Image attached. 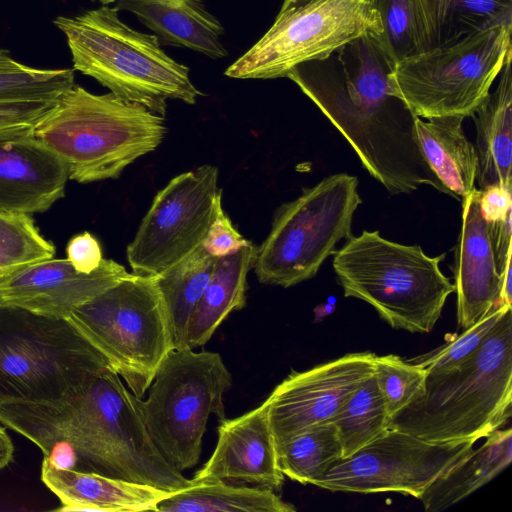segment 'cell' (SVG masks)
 Masks as SVG:
<instances>
[{
	"label": "cell",
	"instance_id": "obj_35",
	"mask_svg": "<svg viewBox=\"0 0 512 512\" xmlns=\"http://www.w3.org/2000/svg\"><path fill=\"white\" fill-rule=\"evenodd\" d=\"M509 307L511 306L503 305L492 310L452 341L426 355L411 360V362L421 366L427 374H441L456 368L478 350L501 315Z\"/></svg>",
	"mask_w": 512,
	"mask_h": 512
},
{
	"label": "cell",
	"instance_id": "obj_2",
	"mask_svg": "<svg viewBox=\"0 0 512 512\" xmlns=\"http://www.w3.org/2000/svg\"><path fill=\"white\" fill-rule=\"evenodd\" d=\"M0 423L61 467L146 484L174 493L194 482L150 439L136 397L109 365L55 401H0Z\"/></svg>",
	"mask_w": 512,
	"mask_h": 512
},
{
	"label": "cell",
	"instance_id": "obj_11",
	"mask_svg": "<svg viewBox=\"0 0 512 512\" xmlns=\"http://www.w3.org/2000/svg\"><path fill=\"white\" fill-rule=\"evenodd\" d=\"M511 32L512 23H501L399 61L398 93L419 118L471 117L512 52Z\"/></svg>",
	"mask_w": 512,
	"mask_h": 512
},
{
	"label": "cell",
	"instance_id": "obj_36",
	"mask_svg": "<svg viewBox=\"0 0 512 512\" xmlns=\"http://www.w3.org/2000/svg\"><path fill=\"white\" fill-rule=\"evenodd\" d=\"M55 102H0V139L33 135Z\"/></svg>",
	"mask_w": 512,
	"mask_h": 512
},
{
	"label": "cell",
	"instance_id": "obj_20",
	"mask_svg": "<svg viewBox=\"0 0 512 512\" xmlns=\"http://www.w3.org/2000/svg\"><path fill=\"white\" fill-rule=\"evenodd\" d=\"M41 480L60 500L58 511H156L171 492L154 486L61 467L44 456Z\"/></svg>",
	"mask_w": 512,
	"mask_h": 512
},
{
	"label": "cell",
	"instance_id": "obj_33",
	"mask_svg": "<svg viewBox=\"0 0 512 512\" xmlns=\"http://www.w3.org/2000/svg\"><path fill=\"white\" fill-rule=\"evenodd\" d=\"M54 254L29 214L0 211V278Z\"/></svg>",
	"mask_w": 512,
	"mask_h": 512
},
{
	"label": "cell",
	"instance_id": "obj_27",
	"mask_svg": "<svg viewBox=\"0 0 512 512\" xmlns=\"http://www.w3.org/2000/svg\"><path fill=\"white\" fill-rule=\"evenodd\" d=\"M217 258L200 245L187 257L154 276L164 302L175 349L212 278Z\"/></svg>",
	"mask_w": 512,
	"mask_h": 512
},
{
	"label": "cell",
	"instance_id": "obj_30",
	"mask_svg": "<svg viewBox=\"0 0 512 512\" xmlns=\"http://www.w3.org/2000/svg\"><path fill=\"white\" fill-rule=\"evenodd\" d=\"M330 422L338 430L343 458L389 429L390 417L374 374L349 395Z\"/></svg>",
	"mask_w": 512,
	"mask_h": 512
},
{
	"label": "cell",
	"instance_id": "obj_4",
	"mask_svg": "<svg viewBox=\"0 0 512 512\" xmlns=\"http://www.w3.org/2000/svg\"><path fill=\"white\" fill-rule=\"evenodd\" d=\"M166 131L164 117L145 106L75 84L36 124L33 135L63 161L69 179L87 184L118 178L154 151Z\"/></svg>",
	"mask_w": 512,
	"mask_h": 512
},
{
	"label": "cell",
	"instance_id": "obj_28",
	"mask_svg": "<svg viewBox=\"0 0 512 512\" xmlns=\"http://www.w3.org/2000/svg\"><path fill=\"white\" fill-rule=\"evenodd\" d=\"M379 38L398 63L435 48V21L430 0H379Z\"/></svg>",
	"mask_w": 512,
	"mask_h": 512
},
{
	"label": "cell",
	"instance_id": "obj_17",
	"mask_svg": "<svg viewBox=\"0 0 512 512\" xmlns=\"http://www.w3.org/2000/svg\"><path fill=\"white\" fill-rule=\"evenodd\" d=\"M214 452L192 478L194 483L238 481L279 492L284 475L278 465L266 402L233 419H221Z\"/></svg>",
	"mask_w": 512,
	"mask_h": 512
},
{
	"label": "cell",
	"instance_id": "obj_25",
	"mask_svg": "<svg viewBox=\"0 0 512 512\" xmlns=\"http://www.w3.org/2000/svg\"><path fill=\"white\" fill-rule=\"evenodd\" d=\"M439 476L419 498L426 512L443 511L490 482L512 460V430L498 429Z\"/></svg>",
	"mask_w": 512,
	"mask_h": 512
},
{
	"label": "cell",
	"instance_id": "obj_15",
	"mask_svg": "<svg viewBox=\"0 0 512 512\" xmlns=\"http://www.w3.org/2000/svg\"><path fill=\"white\" fill-rule=\"evenodd\" d=\"M376 354L357 352L292 371L265 400L276 447L330 420L349 395L374 374Z\"/></svg>",
	"mask_w": 512,
	"mask_h": 512
},
{
	"label": "cell",
	"instance_id": "obj_9",
	"mask_svg": "<svg viewBox=\"0 0 512 512\" xmlns=\"http://www.w3.org/2000/svg\"><path fill=\"white\" fill-rule=\"evenodd\" d=\"M361 203L357 178L338 173L282 204L257 248L253 268L258 281L288 288L313 278L338 242L352 236Z\"/></svg>",
	"mask_w": 512,
	"mask_h": 512
},
{
	"label": "cell",
	"instance_id": "obj_37",
	"mask_svg": "<svg viewBox=\"0 0 512 512\" xmlns=\"http://www.w3.org/2000/svg\"><path fill=\"white\" fill-rule=\"evenodd\" d=\"M249 243L220 206L201 245L210 255L219 259L238 252Z\"/></svg>",
	"mask_w": 512,
	"mask_h": 512
},
{
	"label": "cell",
	"instance_id": "obj_23",
	"mask_svg": "<svg viewBox=\"0 0 512 512\" xmlns=\"http://www.w3.org/2000/svg\"><path fill=\"white\" fill-rule=\"evenodd\" d=\"M460 115L417 118L415 133L423 158L449 191L462 200L475 189L477 155Z\"/></svg>",
	"mask_w": 512,
	"mask_h": 512
},
{
	"label": "cell",
	"instance_id": "obj_16",
	"mask_svg": "<svg viewBox=\"0 0 512 512\" xmlns=\"http://www.w3.org/2000/svg\"><path fill=\"white\" fill-rule=\"evenodd\" d=\"M124 266L102 259L91 273L74 268L66 259H46L0 278V304L66 319L77 307L129 277Z\"/></svg>",
	"mask_w": 512,
	"mask_h": 512
},
{
	"label": "cell",
	"instance_id": "obj_41",
	"mask_svg": "<svg viewBox=\"0 0 512 512\" xmlns=\"http://www.w3.org/2000/svg\"><path fill=\"white\" fill-rule=\"evenodd\" d=\"M14 457V445L5 428L0 425V470L8 466Z\"/></svg>",
	"mask_w": 512,
	"mask_h": 512
},
{
	"label": "cell",
	"instance_id": "obj_14",
	"mask_svg": "<svg viewBox=\"0 0 512 512\" xmlns=\"http://www.w3.org/2000/svg\"><path fill=\"white\" fill-rule=\"evenodd\" d=\"M475 443L429 442L389 428L351 456L335 461L313 485L334 492H398L419 499Z\"/></svg>",
	"mask_w": 512,
	"mask_h": 512
},
{
	"label": "cell",
	"instance_id": "obj_19",
	"mask_svg": "<svg viewBox=\"0 0 512 512\" xmlns=\"http://www.w3.org/2000/svg\"><path fill=\"white\" fill-rule=\"evenodd\" d=\"M63 161L34 135L0 139V211L34 214L64 197Z\"/></svg>",
	"mask_w": 512,
	"mask_h": 512
},
{
	"label": "cell",
	"instance_id": "obj_8",
	"mask_svg": "<svg viewBox=\"0 0 512 512\" xmlns=\"http://www.w3.org/2000/svg\"><path fill=\"white\" fill-rule=\"evenodd\" d=\"M143 398L175 349L167 311L154 276L131 275L66 318Z\"/></svg>",
	"mask_w": 512,
	"mask_h": 512
},
{
	"label": "cell",
	"instance_id": "obj_39",
	"mask_svg": "<svg viewBox=\"0 0 512 512\" xmlns=\"http://www.w3.org/2000/svg\"><path fill=\"white\" fill-rule=\"evenodd\" d=\"M511 188L494 185L480 190V208L488 222L502 219L512 211Z\"/></svg>",
	"mask_w": 512,
	"mask_h": 512
},
{
	"label": "cell",
	"instance_id": "obj_10",
	"mask_svg": "<svg viewBox=\"0 0 512 512\" xmlns=\"http://www.w3.org/2000/svg\"><path fill=\"white\" fill-rule=\"evenodd\" d=\"M232 376L219 353L174 349L158 369L145 400L136 397L146 431L179 471L195 466L210 414L226 418L223 395Z\"/></svg>",
	"mask_w": 512,
	"mask_h": 512
},
{
	"label": "cell",
	"instance_id": "obj_24",
	"mask_svg": "<svg viewBox=\"0 0 512 512\" xmlns=\"http://www.w3.org/2000/svg\"><path fill=\"white\" fill-rule=\"evenodd\" d=\"M257 247L251 242L238 252L217 260L212 278L186 328L182 348L205 345L223 320L246 305L247 275Z\"/></svg>",
	"mask_w": 512,
	"mask_h": 512
},
{
	"label": "cell",
	"instance_id": "obj_42",
	"mask_svg": "<svg viewBox=\"0 0 512 512\" xmlns=\"http://www.w3.org/2000/svg\"><path fill=\"white\" fill-rule=\"evenodd\" d=\"M311 1H314V0H284L281 10H286V9L293 8V7H299L306 3H309ZM364 1L371 3L375 8L379 2V0H364Z\"/></svg>",
	"mask_w": 512,
	"mask_h": 512
},
{
	"label": "cell",
	"instance_id": "obj_3",
	"mask_svg": "<svg viewBox=\"0 0 512 512\" xmlns=\"http://www.w3.org/2000/svg\"><path fill=\"white\" fill-rule=\"evenodd\" d=\"M511 402L509 307L471 357L445 373L427 374L421 395L390 419L389 428L429 442H477L502 428Z\"/></svg>",
	"mask_w": 512,
	"mask_h": 512
},
{
	"label": "cell",
	"instance_id": "obj_21",
	"mask_svg": "<svg viewBox=\"0 0 512 512\" xmlns=\"http://www.w3.org/2000/svg\"><path fill=\"white\" fill-rule=\"evenodd\" d=\"M115 8L133 13L160 44L185 47L210 58L225 57L223 27L199 0H116Z\"/></svg>",
	"mask_w": 512,
	"mask_h": 512
},
{
	"label": "cell",
	"instance_id": "obj_6",
	"mask_svg": "<svg viewBox=\"0 0 512 512\" xmlns=\"http://www.w3.org/2000/svg\"><path fill=\"white\" fill-rule=\"evenodd\" d=\"M445 256L431 257L419 245L364 230L336 250L333 269L345 297L365 301L395 329L428 333L454 292L440 269Z\"/></svg>",
	"mask_w": 512,
	"mask_h": 512
},
{
	"label": "cell",
	"instance_id": "obj_22",
	"mask_svg": "<svg viewBox=\"0 0 512 512\" xmlns=\"http://www.w3.org/2000/svg\"><path fill=\"white\" fill-rule=\"evenodd\" d=\"M512 52L499 73L494 92L475 110L476 181L483 190L489 186L512 187Z\"/></svg>",
	"mask_w": 512,
	"mask_h": 512
},
{
	"label": "cell",
	"instance_id": "obj_18",
	"mask_svg": "<svg viewBox=\"0 0 512 512\" xmlns=\"http://www.w3.org/2000/svg\"><path fill=\"white\" fill-rule=\"evenodd\" d=\"M480 189L462 201V225L451 265L457 296V320L464 330L505 304L496 266L490 224L480 208ZM510 306V305H509Z\"/></svg>",
	"mask_w": 512,
	"mask_h": 512
},
{
	"label": "cell",
	"instance_id": "obj_38",
	"mask_svg": "<svg viewBox=\"0 0 512 512\" xmlns=\"http://www.w3.org/2000/svg\"><path fill=\"white\" fill-rule=\"evenodd\" d=\"M66 252L67 259L74 268L83 273L93 272L100 266L103 259L100 243L89 232H83L71 238Z\"/></svg>",
	"mask_w": 512,
	"mask_h": 512
},
{
	"label": "cell",
	"instance_id": "obj_7",
	"mask_svg": "<svg viewBox=\"0 0 512 512\" xmlns=\"http://www.w3.org/2000/svg\"><path fill=\"white\" fill-rule=\"evenodd\" d=\"M109 365L67 319L0 304V401L59 400Z\"/></svg>",
	"mask_w": 512,
	"mask_h": 512
},
{
	"label": "cell",
	"instance_id": "obj_43",
	"mask_svg": "<svg viewBox=\"0 0 512 512\" xmlns=\"http://www.w3.org/2000/svg\"><path fill=\"white\" fill-rule=\"evenodd\" d=\"M97 1L101 2L104 5H107V4L115 3L116 0H97Z\"/></svg>",
	"mask_w": 512,
	"mask_h": 512
},
{
	"label": "cell",
	"instance_id": "obj_26",
	"mask_svg": "<svg viewBox=\"0 0 512 512\" xmlns=\"http://www.w3.org/2000/svg\"><path fill=\"white\" fill-rule=\"evenodd\" d=\"M296 508L271 489L231 485L226 481L194 483L162 499L156 512H294Z\"/></svg>",
	"mask_w": 512,
	"mask_h": 512
},
{
	"label": "cell",
	"instance_id": "obj_40",
	"mask_svg": "<svg viewBox=\"0 0 512 512\" xmlns=\"http://www.w3.org/2000/svg\"><path fill=\"white\" fill-rule=\"evenodd\" d=\"M511 213L512 211H509L502 219L489 222L496 266L500 275L511 260Z\"/></svg>",
	"mask_w": 512,
	"mask_h": 512
},
{
	"label": "cell",
	"instance_id": "obj_1",
	"mask_svg": "<svg viewBox=\"0 0 512 512\" xmlns=\"http://www.w3.org/2000/svg\"><path fill=\"white\" fill-rule=\"evenodd\" d=\"M396 62L378 33H367L287 75L348 141L366 171L391 195L430 186L450 196L422 156L418 118L398 93Z\"/></svg>",
	"mask_w": 512,
	"mask_h": 512
},
{
	"label": "cell",
	"instance_id": "obj_5",
	"mask_svg": "<svg viewBox=\"0 0 512 512\" xmlns=\"http://www.w3.org/2000/svg\"><path fill=\"white\" fill-rule=\"evenodd\" d=\"M118 12L104 5L54 20L66 37L73 70L163 117L169 99L194 104L202 94L191 82L189 68L167 55L155 35L126 25Z\"/></svg>",
	"mask_w": 512,
	"mask_h": 512
},
{
	"label": "cell",
	"instance_id": "obj_29",
	"mask_svg": "<svg viewBox=\"0 0 512 512\" xmlns=\"http://www.w3.org/2000/svg\"><path fill=\"white\" fill-rule=\"evenodd\" d=\"M276 448L283 475L301 484H314L335 461L343 458L338 430L332 422L312 427Z\"/></svg>",
	"mask_w": 512,
	"mask_h": 512
},
{
	"label": "cell",
	"instance_id": "obj_34",
	"mask_svg": "<svg viewBox=\"0 0 512 512\" xmlns=\"http://www.w3.org/2000/svg\"><path fill=\"white\" fill-rule=\"evenodd\" d=\"M374 376L391 419L421 395L427 372L416 363L389 354L376 355Z\"/></svg>",
	"mask_w": 512,
	"mask_h": 512
},
{
	"label": "cell",
	"instance_id": "obj_12",
	"mask_svg": "<svg viewBox=\"0 0 512 512\" xmlns=\"http://www.w3.org/2000/svg\"><path fill=\"white\" fill-rule=\"evenodd\" d=\"M382 33L379 12L364 0H314L280 10L270 29L226 70L236 79L287 77L297 65L321 59L367 34Z\"/></svg>",
	"mask_w": 512,
	"mask_h": 512
},
{
	"label": "cell",
	"instance_id": "obj_13",
	"mask_svg": "<svg viewBox=\"0 0 512 512\" xmlns=\"http://www.w3.org/2000/svg\"><path fill=\"white\" fill-rule=\"evenodd\" d=\"M218 175L216 166L203 164L172 178L155 195L126 249L134 274L155 276L201 245L222 206Z\"/></svg>",
	"mask_w": 512,
	"mask_h": 512
},
{
	"label": "cell",
	"instance_id": "obj_31",
	"mask_svg": "<svg viewBox=\"0 0 512 512\" xmlns=\"http://www.w3.org/2000/svg\"><path fill=\"white\" fill-rule=\"evenodd\" d=\"M435 47L501 23H512V0H430Z\"/></svg>",
	"mask_w": 512,
	"mask_h": 512
},
{
	"label": "cell",
	"instance_id": "obj_32",
	"mask_svg": "<svg viewBox=\"0 0 512 512\" xmlns=\"http://www.w3.org/2000/svg\"><path fill=\"white\" fill-rule=\"evenodd\" d=\"M73 69H37L0 49V102H55L75 85Z\"/></svg>",
	"mask_w": 512,
	"mask_h": 512
}]
</instances>
